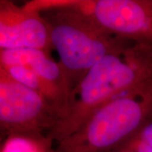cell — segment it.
Returning <instances> with one entry per match:
<instances>
[{
    "label": "cell",
    "mask_w": 152,
    "mask_h": 152,
    "mask_svg": "<svg viewBox=\"0 0 152 152\" xmlns=\"http://www.w3.org/2000/svg\"><path fill=\"white\" fill-rule=\"evenodd\" d=\"M152 122V79L116 96L57 143L56 152H112Z\"/></svg>",
    "instance_id": "cell-3"
},
{
    "label": "cell",
    "mask_w": 152,
    "mask_h": 152,
    "mask_svg": "<svg viewBox=\"0 0 152 152\" xmlns=\"http://www.w3.org/2000/svg\"><path fill=\"white\" fill-rule=\"evenodd\" d=\"M58 120V112L48 100L0 70L2 138L22 132L48 134Z\"/></svg>",
    "instance_id": "cell-5"
},
{
    "label": "cell",
    "mask_w": 152,
    "mask_h": 152,
    "mask_svg": "<svg viewBox=\"0 0 152 152\" xmlns=\"http://www.w3.org/2000/svg\"><path fill=\"white\" fill-rule=\"evenodd\" d=\"M113 152H129L126 150H123V149H119V150H117V151H114Z\"/></svg>",
    "instance_id": "cell-10"
},
{
    "label": "cell",
    "mask_w": 152,
    "mask_h": 152,
    "mask_svg": "<svg viewBox=\"0 0 152 152\" xmlns=\"http://www.w3.org/2000/svg\"><path fill=\"white\" fill-rule=\"evenodd\" d=\"M53 50L48 22L42 14L0 0V49Z\"/></svg>",
    "instance_id": "cell-6"
},
{
    "label": "cell",
    "mask_w": 152,
    "mask_h": 152,
    "mask_svg": "<svg viewBox=\"0 0 152 152\" xmlns=\"http://www.w3.org/2000/svg\"><path fill=\"white\" fill-rule=\"evenodd\" d=\"M119 149L129 152H152V122L145 125L133 139L118 150Z\"/></svg>",
    "instance_id": "cell-9"
},
{
    "label": "cell",
    "mask_w": 152,
    "mask_h": 152,
    "mask_svg": "<svg viewBox=\"0 0 152 152\" xmlns=\"http://www.w3.org/2000/svg\"><path fill=\"white\" fill-rule=\"evenodd\" d=\"M53 142L44 133H15L4 138L0 152H56Z\"/></svg>",
    "instance_id": "cell-8"
},
{
    "label": "cell",
    "mask_w": 152,
    "mask_h": 152,
    "mask_svg": "<svg viewBox=\"0 0 152 152\" xmlns=\"http://www.w3.org/2000/svg\"><path fill=\"white\" fill-rule=\"evenodd\" d=\"M151 79V48L134 44L104 57L73 89L65 113L47 134L58 143L101 106Z\"/></svg>",
    "instance_id": "cell-1"
},
{
    "label": "cell",
    "mask_w": 152,
    "mask_h": 152,
    "mask_svg": "<svg viewBox=\"0 0 152 152\" xmlns=\"http://www.w3.org/2000/svg\"><path fill=\"white\" fill-rule=\"evenodd\" d=\"M66 4L112 35L152 48V0H66Z\"/></svg>",
    "instance_id": "cell-4"
},
{
    "label": "cell",
    "mask_w": 152,
    "mask_h": 152,
    "mask_svg": "<svg viewBox=\"0 0 152 152\" xmlns=\"http://www.w3.org/2000/svg\"><path fill=\"white\" fill-rule=\"evenodd\" d=\"M15 65L26 66L34 71L64 98L68 107L72 90L64 71L51 54L39 49H0V66Z\"/></svg>",
    "instance_id": "cell-7"
},
{
    "label": "cell",
    "mask_w": 152,
    "mask_h": 152,
    "mask_svg": "<svg viewBox=\"0 0 152 152\" xmlns=\"http://www.w3.org/2000/svg\"><path fill=\"white\" fill-rule=\"evenodd\" d=\"M23 6L42 14L48 22L52 48L72 91L104 57L135 44L107 32L69 7L66 0H33Z\"/></svg>",
    "instance_id": "cell-2"
}]
</instances>
